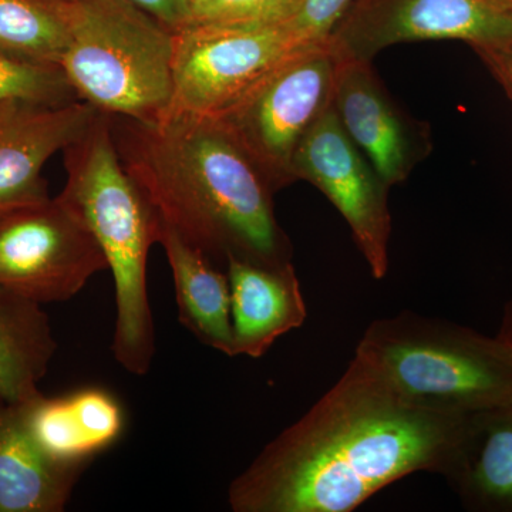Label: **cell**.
<instances>
[{
	"instance_id": "cell-16",
	"label": "cell",
	"mask_w": 512,
	"mask_h": 512,
	"mask_svg": "<svg viewBox=\"0 0 512 512\" xmlns=\"http://www.w3.org/2000/svg\"><path fill=\"white\" fill-rule=\"evenodd\" d=\"M160 241L173 272L178 319L202 345L232 357L231 291L221 271L200 249L161 221Z\"/></svg>"
},
{
	"instance_id": "cell-25",
	"label": "cell",
	"mask_w": 512,
	"mask_h": 512,
	"mask_svg": "<svg viewBox=\"0 0 512 512\" xmlns=\"http://www.w3.org/2000/svg\"><path fill=\"white\" fill-rule=\"evenodd\" d=\"M501 333H504V335H507L508 338L512 339V306L511 311H508L507 315H505V322L503 329H501Z\"/></svg>"
},
{
	"instance_id": "cell-2",
	"label": "cell",
	"mask_w": 512,
	"mask_h": 512,
	"mask_svg": "<svg viewBox=\"0 0 512 512\" xmlns=\"http://www.w3.org/2000/svg\"><path fill=\"white\" fill-rule=\"evenodd\" d=\"M109 116V114H107ZM117 153L158 218L215 264L229 258L292 264L271 185L215 117L168 114L156 123L109 116Z\"/></svg>"
},
{
	"instance_id": "cell-7",
	"label": "cell",
	"mask_w": 512,
	"mask_h": 512,
	"mask_svg": "<svg viewBox=\"0 0 512 512\" xmlns=\"http://www.w3.org/2000/svg\"><path fill=\"white\" fill-rule=\"evenodd\" d=\"M301 47L284 23H188L174 32L173 101L167 116H220Z\"/></svg>"
},
{
	"instance_id": "cell-26",
	"label": "cell",
	"mask_w": 512,
	"mask_h": 512,
	"mask_svg": "<svg viewBox=\"0 0 512 512\" xmlns=\"http://www.w3.org/2000/svg\"><path fill=\"white\" fill-rule=\"evenodd\" d=\"M192 2H194V0H191V6H192Z\"/></svg>"
},
{
	"instance_id": "cell-1",
	"label": "cell",
	"mask_w": 512,
	"mask_h": 512,
	"mask_svg": "<svg viewBox=\"0 0 512 512\" xmlns=\"http://www.w3.org/2000/svg\"><path fill=\"white\" fill-rule=\"evenodd\" d=\"M471 414L424 409L357 356L228 487L235 512H352L416 473L446 478Z\"/></svg>"
},
{
	"instance_id": "cell-15",
	"label": "cell",
	"mask_w": 512,
	"mask_h": 512,
	"mask_svg": "<svg viewBox=\"0 0 512 512\" xmlns=\"http://www.w3.org/2000/svg\"><path fill=\"white\" fill-rule=\"evenodd\" d=\"M84 471L47 456L30 434L23 404L0 397V512H62Z\"/></svg>"
},
{
	"instance_id": "cell-17",
	"label": "cell",
	"mask_w": 512,
	"mask_h": 512,
	"mask_svg": "<svg viewBox=\"0 0 512 512\" xmlns=\"http://www.w3.org/2000/svg\"><path fill=\"white\" fill-rule=\"evenodd\" d=\"M446 480L467 510L512 512V403L471 414Z\"/></svg>"
},
{
	"instance_id": "cell-4",
	"label": "cell",
	"mask_w": 512,
	"mask_h": 512,
	"mask_svg": "<svg viewBox=\"0 0 512 512\" xmlns=\"http://www.w3.org/2000/svg\"><path fill=\"white\" fill-rule=\"evenodd\" d=\"M355 356L424 409L473 414L512 403V339L501 332L402 312L370 323Z\"/></svg>"
},
{
	"instance_id": "cell-27",
	"label": "cell",
	"mask_w": 512,
	"mask_h": 512,
	"mask_svg": "<svg viewBox=\"0 0 512 512\" xmlns=\"http://www.w3.org/2000/svg\"><path fill=\"white\" fill-rule=\"evenodd\" d=\"M511 2H512V0H511Z\"/></svg>"
},
{
	"instance_id": "cell-3",
	"label": "cell",
	"mask_w": 512,
	"mask_h": 512,
	"mask_svg": "<svg viewBox=\"0 0 512 512\" xmlns=\"http://www.w3.org/2000/svg\"><path fill=\"white\" fill-rule=\"evenodd\" d=\"M63 156L67 181L60 195L79 212L113 274L111 352L131 375H147L156 353L147 265L160 241V218L121 163L107 114H97Z\"/></svg>"
},
{
	"instance_id": "cell-21",
	"label": "cell",
	"mask_w": 512,
	"mask_h": 512,
	"mask_svg": "<svg viewBox=\"0 0 512 512\" xmlns=\"http://www.w3.org/2000/svg\"><path fill=\"white\" fill-rule=\"evenodd\" d=\"M301 0H194L191 22L272 25L285 22Z\"/></svg>"
},
{
	"instance_id": "cell-11",
	"label": "cell",
	"mask_w": 512,
	"mask_h": 512,
	"mask_svg": "<svg viewBox=\"0 0 512 512\" xmlns=\"http://www.w3.org/2000/svg\"><path fill=\"white\" fill-rule=\"evenodd\" d=\"M332 104L343 130L389 187L404 183L431 153L430 127L397 106L372 62L342 57Z\"/></svg>"
},
{
	"instance_id": "cell-23",
	"label": "cell",
	"mask_w": 512,
	"mask_h": 512,
	"mask_svg": "<svg viewBox=\"0 0 512 512\" xmlns=\"http://www.w3.org/2000/svg\"><path fill=\"white\" fill-rule=\"evenodd\" d=\"M177 32L192 20L191 0H124Z\"/></svg>"
},
{
	"instance_id": "cell-12",
	"label": "cell",
	"mask_w": 512,
	"mask_h": 512,
	"mask_svg": "<svg viewBox=\"0 0 512 512\" xmlns=\"http://www.w3.org/2000/svg\"><path fill=\"white\" fill-rule=\"evenodd\" d=\"M99 113L83 100L0 103V215L50 198L42 174L47 160L82 136Z\"/></svg>"
},
{
	"instance_id": "cell-10",
	"label": "cell",
	"mask_w": 512,
	"mask_h": 512,
	"mask_svg": "<svg viewBox=\"0 0 512 512\" xmlns=\"http://www.w3.org/2000/svg\"><path fill=\"white\" fill-rule=\"evenodd\" d=\"M293 175L326 195L348 222L373 278L383 279L390 268V187L343 130L333 104L303 137Z\"/></svg>"
},
{
	"instance_id": "cell-8",
	"label": "cell",
	"mask_w": 512,
	"mask_h": 512,
	"mask_svg": "<svg viewBox=\"0 0 512 512\" xmlns=\"http://www.w3.org/2000/svg\"><path fill=\"white\" fill-rule=\"evenodd\" d=\"M106 269L96 238L62 195L0 215V286L40 305L67 302Z\"/></svg>"
},
{
	"instance_id": "cell-22",
	"label": "cell",
	"mask_w": 512,
	"mask_h": 512,
	"mask_svg": "<svg viewBox=\"0 0 512 512\" xmlns=\"http://www.w3.org/2000/svg\"><path fill=\"white\" fill-rule=\"evenodd\" d=\"M353 2L355 0H301L284 25L299 45H315L328 39Z\"/></svg>"
},
{
	"instance_id": "cell-14",
	"label": "cell",
	"mask_w": 512,
	"mask_h": 512,
	"mask_svg": "<svg viewBox=\"0 0 512 512\" xmlns=\"http://www.w3.org/2000/svg\"><path fill=\"white\" fill-rule=\"evenodd\" d=\"M225 272L231 291L232 357L259 359L308 318L293 264L269 266L229 258Z\"/></svg>"
},
{
	"instance_id": "cell-24",
	"label": "cell",
	"mask_w": 512,
	"mask_h": 512,
	"mask_svg": "<svg viewBox=\"0 0 512 512\" xmlns=\"http://www.w3.org/2000/svg\"><path fill=\"white\" fill-rule=\"evenodd\" d=\"M474 52L497 80L512 103V47L508 49H476Z\"/></svg>"
},
{
	"instance_id": "cell-5",
	"label": "cell",
	"mask_w": 512,
	"mask_h": 512,
	"mask_svg": "<svg viewBox=\"0 0 512 512\" xmlns=\"http://www.w3.org/2000/svg\"><path fill=\"white\" fill-rule=\"evenodd\" d=\"M174 32L124 0H76L62 67L100 113L156 123L173 101Z\"/></svg>"
},
{
	"instance_id": "cell-20",
	"label": "cell",
	"mask_w": 512,
	"mask_h": 512,
	"mask_svg": "<svg viewBox=\"0 0 512 512\" xmlns=\"http://www.w3.org/2000/svg\"><path fill=\"white\" fill-rule=\"evenodd\" d=\"M8 100L63 106L80 99L62 67L0 55V103Z\"/></svg>"
},
{
	"instance_id": "cell-9",
	"label": "cell",
	"mask_w": 512,
	"mask_h": 512,
	"mask_svg": "<svg viewBox=\"0 0 512 512\" xmlns=\"http://www.w3.org/2000/svg\"><path fill=\"white\" fill-rule=\"evenodd\" d=\"M340 56L372 62L399 43L461 40L512 47L511 0H355L329 36Z\"/></svg>"
},
{
	"instance_id": "cell-13",
	"label": "cell",
	"mask_w": 512,
	"mask_h": 512,
	"mask_svg": "<svg viewBox=\"0 0 512 512\" xmlns=\"http://www.w3.org/2000/svg\"><path fill=\"white\" fill-rule=\"evenodd\" d=\"M22 404L33 439L64 466L89 467L126 430L123 406L103 387H83L56 397L40 393Z\"/></svg>"
},
{
	"instance_id": "cell-19",
	"label": "cell",
	"mask_w": 512,
	"mask_h": 512,
	"mask_svg": "<svg viewBox=\"0 0 512 512\" xmlns=\"http://www.w3.org/2000/svg\"><path fill=\"white\" fill-rule=\"evenodd\" d=\"M74 15L76 0H0V55L60 66Z\"/></svg>"
},
{
	"instance_id": "cell-6",
	"label": "cell",
	"mask_w": 512,
	"mask_h": 512,
	"mask_svg": "<svg viewBox=\"0 0 512 512\" xmlns=\"http://www.w3.org/2000/svg\"><path fill=\"white\" fill-rule=\"evenodd\" d=\"M342 56L330 39L303 46L215 117L247 151L272 190L296 183L303 137L329 109Z\"/></svg>"
},
{
	"instance_id": "cell-18",
	"label": "cell",
	"mask_w": 512,
	"mask_h": 512,
	"mask_svg": "<svg viewBox=\"0 0 512 512\" xmlns=\"http://www.w3.org/2000/svg\"><path fill=\"white\" fill-rule=\"evenodd\" d=\"M43 305L0 286V397L25 403L39 396V383L57 342Z\"/></svg>"
}]
</instances>
